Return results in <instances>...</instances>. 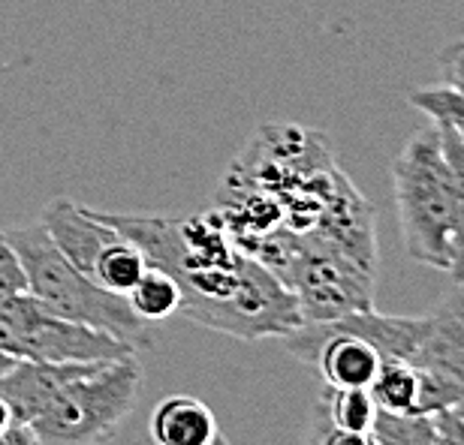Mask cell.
I'll use <instances>...</instances> for the list:
<instances>
[{
  "mask_svg": "<svg viewBox=\"0 0 464 445\" xmlns=\"http://www.w3.org/2000/svg\"><path fill=\"white\" fill-rule=\"evenodd\" d=\"M438 129H440V142H443V156H447L450 172H452V199H456V238H452L456 259H452L450 277H452V283H461L464 280V142L456 136V129L447 124H438Z\"/></svg>",
  "mask_w": 464,
  "mask_h": 445,
  "instance_id": "5bb4252c",
  "label": "cell"
},
{
  "mask_svg": "<svg viewBox=\"0 0 464 445\" xmlns=\"http://www.w3.org/2000/svg\"><path fill=\"white\" fill-rule=\"evenodd\" d=\"M154 445H215L218 419L208 403L193 394H169L151 412Z\"/></svg>",
  "mask_w": 464,
  "mask_h": 445,
  "instance_id": "9c48e42d",
  "label": "cell"
},
{
  "mask_svg": "<svg viewBox=\"0 0 464 445\" xmlns=\"http://www.w3.org/2000/svg\"><path fill=\"white\" fill-rule=\"evenodd\" d=\"M440 79L443 85L464 94V40L443 45L440 52Z\"/></svg>",
  "mask_w": 464,
  "mask_h": 445,
  "instance_id": "ac0fdd59",
  "label": "cell"
},
{
  "mask_svg": "<svg viewBox=\"0 0 464 445\" xmlns=\"http://www.w3.org/2000/svg\"><path fill=\"white\" fill-rule=\"evenodd\" d=\"M392 196L398 229L411 259L450 271L456 259V199L438 124L416 129L395 156Z\"/></svg>",
  "mask_w": 464,
  "mask_h": 445,
  "instance_id": "3957f363",
  "label": "cell"
},
{
  "mask_svg": "<svg viewBox=\"0 0 464 445\" xmlns=\"http://www.w3.org/2000/svg\"><path fill=\"white\" fill-rule=\"evenodd\" d=\"M431 421H434L431 445H464V419L456 410L431 412Z\"/></svg>",
  "mask_w": 464,
  "mask_h": 445,
  "instance_id": "d6986e66",
  "label": "cell"
},
{
  "mask_svg": "<svg viewBox=\"0 0 464 445\" xmlns=\"http://www.w3.org/2000/svg\"><path fill=\"white\" fill-rule=\"evenodd\" d=\"M13 424H18V421L13 419V410H9V403L4 401V397H0V433L9 431Z\"/></svg>",
  "mask_w": 464,
  "mask_h": 445,
  "instance_id": "44dd1931",
  "label": "cell"
},
{
  "mask_svg": "<svg viewBox=\"0 0 464 445\" xmlns=\"http://www.w3.org/2000/svg\"><path fill=\"white\" fill-rule=\"evenodd\" d=\"M0 349L13 361L43 365H94L136 355L124 340L58 317L31 292L0 301Z\"/></svg>",
  "mask_w": 464,
  "mask_h": 445,
  "instance_id": "5b68a950",
  "label": "cell"
},
{
  "mask_svg": "<svg viewBox=\"0 0 464 445\" xmlns=\"http://www.w3.org/2000/svg\"><path fill=\"white\" fill-rule=\"evenodd\" d=\"M323 412L341 431L350 433H371L377 419V403L368 388H329L323 394Z\"/></svg>",
  "mask_w": 464,
  "mask_h": 445,
  "instance_id": "7c38bea8",
  "label": "cell"
},
{
  "mask_svg": "<svg viewBox=\"0 0 464 445\" xmlns=\"http://www.w3.org/2000/svg\"><path fill=\"white\" fill-rule=\"evenodd\" d=\"M145 268H148V259L142 250L136 244H130L124 235H118L112 244L103 250V256H100V262L94 268V280L118 295H127L136 286L139 277H142Z\"/></svg>",
  "mask_w": 464,
  "mask_h": 445,
  "instance_id": "4fadbf2b",
  "label": "cell"
},
{
  "mask_svg": "<svg viewBox=\"0 0 464 445\" xmlns=\"http://www.w3.org/2000/svg\"><path fill=\"white\" fill-rule=\"evenodd\" d=\"M9 244L15 247L24 271V292L40 298L45 308L54 310L63 319L82 322L97 331H106L112 337L124 340L133 352L154 346L151 322L139 319L130 308L127 295H118L88 274H82L67 256L54 247L49 232L40 220L31 226H18L6 232Z\"/></svg>",
  "mask_w": 464,
  "mask_h": 445,
  "instance_id": "7a4b0ae2",
  "label": "cell"
},
{
  "mask_svg": "<svg viewBox=\"0 0 464 445\" xmlns=\"http://www.w3.org/2000/svg\"><path fill=\"white\" fill-rule=\"evenodd\" d=\"M425 319L429 331L411 365L464 383V280L452 286V292L443 295Z\"/></svg>",
  "mask_w": 464,
  "mask_h": 445,
  "instance_id": "ba28073f",
  "label": "cell"
},
{
  "mask_svg": "<svg viewBox=\"0 0 464 445\" xmlns=\"http://www.w3.org/2000/svg\"><path fill=\"white\" fill-rule=\"evenodd\" d=\"M302 445H374V440H371V433H350V431L335 428V424L326 419L323 406L317 403V410H314L311 421H308V431H304Z\"/></svg>",
  "mask_w": 464,
  "mask_h": 445,
  "instance_id": "2e32d148",
  "label": "cell"
},
{
  "mask_svg": "<svg viewBox=\"0 0 464 445\" xmlns=\"http://www.w3.org/2000/svg\"><path fill=\"white\" fill-rule=\"evenodd\" d=\"M40 222L54 241V247L94 280V268L103 256V250L118 238V232L109 222L100 220L91 208H82L70 199H52L43 208Z\"/></svg>",
  "mask_w": 464,
  "mask_h": 445,
  "instance_id": "8992f818",
  "label": "cell"
},
{
  "mask_svg": "<svg viewBox=\"0 0 464 445\" xmlns=\"http://www.w3.org/2000/svg\"><path fill=\"white\" fill-rule=\"evenodd\" d=\"M374 445H431L434 421L429 415H398L377 410L374 428H371Z\"/></svg>",
  "mask_w": 464,
  "mask_h": 445,
  "instance_id": "9a60e30c",
  "label": "cell"
},
{
  "mask_svg": "<svg viewBox=\"0 0 464 445\" xmlns=\"http://www.w3.org/2000/svg\"><path fill=\"white\" fill-rule=\"evenodd\" d=\"M452 410H456V412L461 415V419H464V394H461V401H459L456 406H452Z\"/></svg>",
  "mask_w": 464,
  "mask_h": 445,
  "instance_id": "603a6c76",
  "label": "cell"
},
{
  "mask_svg": "<svg viewBox=\"0 0 464 445\" xmlns=\"http://www.w3.org/2000/svg\"><path fill=\"white\" fill-rule=\"evenodd\" d=\"M97 365V361H94ZM88 365H43V361H13L0 374V397L9 403L18 424L40 419L63 385L76 379Z\"/></svg>",
  "mask_w": 464,
  "mask_h": 445,
  "instance_id": "52a82bcc",
  "label": "cell"
},
{
  "mask_svg": "<svg viewBox=\"0 0 464 445\" xmlns=\"http://www.w3.org/2000/svg\"><path fill=\"white\" fill-rule=\"evenodd\" d=\"M139 388L136 355L97 361L61 388L31 428L40 445H106L136 410Z\"/></svg>",
  "mask_w": 464,
  "mask_h": 445,
  "instance_id": "277c9868",
  "label": "cell"
},
{
  "mask_svg": "<svg viewBox=\"0 0 464 445\" xmlns=\"http://www.w3.org/2000/svg\"><path fill=\"white\" fill-rule=\"evenodd\" d=\"M215 445H232V442H229L227 437H218V440H215Z\"/></svg>",
  "mask_w": 464,
  "mask_h": 445,
  "instance_id": "cb8c5ba5",
  "label": "cell"
},
{
  "mask_svg": "<svg viewBox=\"0 0 464 445\" xmlns=\"http://www.w3.org/2000/svg\"><path fill=\"white\" fill-rule=\"evenodd\" d=\"M374 397L377 410L398 412V415H416V397H420V374L411 361L401 358H383L377 367L374 383L368 385Z\"/></svg>",
  "mask_w": 464,
  "mask_h": 445,
  "instance_id": "30bf717a",
  "label": "cell"
},
{
  "mask_svg": "<svg viewBox=\"0 0 464 445\" xmlns=\"http://www.w3.org/2000/svg\"><path fill=\"white\" fill-rule=\"evenodd\" d=\"M0 445H40L31 424H13L9 431L0 433Z\"/></svg>",
  "mask_w": 464,
  "mask_h": 445,
  "instance_id": "ffe728a7",
  "label": "cell"
},
{
  "mask_svg": "<svg viewBox=\"0 0 464 445\" xmlns=\"http://www.w3.org/2000/svg\"><path fill=\"white\" fill-rule=\"evenodd\" d=\"M24 271H22V259H18L15 247L9 244L6 232H0V301L9 295L24 292Z\"/></svg>",
  "mask_w": 464,
  "mask_h": 445,
  "instance_id": "e0dca14e",
  "label": "cell"
},
{
  "mask_svg": "<svg viewBox=\"0 0 464 445\" xmlns=\"http://www.w3.org/2000/svg\"><path fill=\"white\" fill-rule=\"evenodd\" d=\"M9 365H13V358H9L4 349H0V374H4V370H6Z\"/></svg>",
  "mask_w": 464,
  "mask_h": 445,
  "instance_id": "7402d4cb",
  "label": "cell"
},
{
  "mask_svg": "<svg viewBox=\"0 0 464 445\" xmlns=\"http://www.w3.org/2000/svg\"><path fill=\"white\" fill-rule=\"evenodd\" d=\"M127 301L139 319H145L154 326V322H163V319H169L172 313H179L181 289L166 271L148 265L133 289L127 292Z\"/></svg>",
  "mask_w": 464,
  "mask_h": 445,
  "instance_id": "8fae6325",
  "label": "cell"
},
{
  "mask_svg": "<svg viewBox=\"0 0 464 445\" xmlns=\"http://www.w3.org/2000/svg\"><path fill=\"white\" fill-rule=\"evenodd\" d=\"M94 214L142 250L148 265L179 283L184 319L236 340H281L302 326L295 295L232 244L218 211L193 217Z\"/></svg>",
  "mask_w": 464,
  "mask_h": 445,
  "instance_id": "6da1fadb",
  "label": "cell"
}]
</instances>
